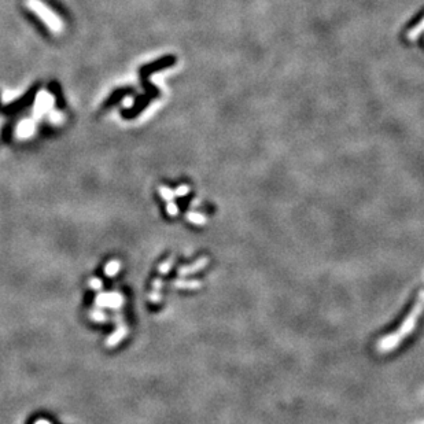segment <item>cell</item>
I'll return each instance as SVG.
<instances>
[{
  "label": "cell",
  "mask_w": 424,
  "mask_h": 424,
  "mask_svg": "<svg viewBox=\"0 0 424 424\" xmlns=\"http://www.w3.org/2000/svg\"><path fill=\"white\" fill-rule=\"evenodd\" d=\"M422 309H423V293L419 294L418 304L415 306V309L411 312V315L407 317V320L404 321L401 328H400L396 334L387 335L383 341L378 343V350H379V352H390V350H393V349L397 346L398 343L403 341L404 337H407L408 334L414 331L415 326H416V321H418L419 315L422 313Z\"/></svg>",
  "instance_id": "1"
},
{
  "label": "cell",
  "mask_w": 424,
  "mask_h": 424,
  "mask_svg": "<svg viewBox=\"0 0 424 424\" xmlns=\"http://www.w3.org/2000/svg\"><path fill=\"white\" fill-rule=\"evenodd\" d=\"M26 5L29 7V10L33 11L48 26L51 32L60 33L63 30V22L60 21L59 16L52 10H49L41 0H26Z\"/></svg>",
  "instance_id": "2"
},
{
  "label": "cell",
  "mask_w": 424,
  "mask_h": 424,
  "mask_svg": "<svg viewBox=\"0 0 424 424\" xmlns=\"http://www.w3.org/2000/svg\"><path fill=\"white\" fill-rule=\"evenodd\" d=\"M176 62H177V56L176 55H163V56L158 58L157 60H154L151 63H147L146 66H143L140 69L141 77H143V80H147L155 71H161L165 70V69H169V67H173L176 65Z\"/></svg>",
  "instance_id": "3"
},
{
  "label": "cell",
  "mask_w": 424,
  "mask_h": 424,
  "mask_svg": "<svg viewBox=\"0 0 424 424\" xmlns=\"http://www.w3.org/2000/svg\"><path fill=\"white\" fill-rule=\"evenodd\" d=\"M52 102H54L52 95H49V93L47 92L38 93L37 99H36V104H34V113H36L37 115L44 114L47 110L51 109Z\"/></svg>",
  "instance_id": "4"
},
{
  "label": "cell",
  "mask_w": 424,
  "mask_h": 424,
  "mask_svg": "<svg viewBox=\"0 0 424 424\" xmlns=\"http://www.w3.org/2000/svg\"><path fill=\"white\" fill-rule=\"evenodd\" d=\"M126 334H128V328H126L125 324H124V323H122V324H118L117 330H115V331L110 335L109 339L106 341V346L113 348V346H115V345H118V343L125 338Z\"/></svg>",
  "instance_id": "5"
},
{
  "label": "cell",
  "mask_w": 424,
  "mask_h": 424,
  "mask_svg": "<svg viewBox=\"0 0 424 424\" xmlns=\"http://www.w3.org/2000/svg\"><path fill=\"white\" fill-rule=\"evenodd\" d=\"M151 103V98H140L137 102H135V104L132 106V107H129V109L126 110L125 113H124V115L125 117H129V118H132V117H135V115L140 114L143 110L146 109L148 104Z\"/></svg>",
  "instance_id": "6"
},
{
  "label": "cell",
  "mask_w": 424,
  "mask_h": 424,
  "mask_svg": "<svg viewBox=\"0 0 424 424\" xmlns=\"http://www.w3.org/2000/svg\"><path fill=\"white\" fill-rule=\"evenodd\" d=\"M209 264V258L207 257H202L199 258L195 264L192 265H187V267H180L179 268V275L180 276H185V275H190V273H195L198 272L199 269L205 268Z\"/></svg>",
  "instance_id": "7"
},
{
  "label": "cell",
  "mask_w": 424,
  "mask_h": 424,
  "mask_svg": "<svg viewBox=\"0 0 424 424\" xmlns=\"http://www.w3.org/2000/svg\"><path fill=\"white\" fill-rule=\"evenodd\" d=\"M124 304V297L120 293H106V306L110 309L118 310Z\"/></svg>",
  "instance_id": "8"
},
{
  "label": "cell",
  "mask_w": 424,
  "mask_h": 424,
  "mask_svg": "<svg viewBox=\"0 0 424 424\" xmlns=\"http://www.w3.org/2000/svg\"><path fill=\"white\" fill-rule=\"evenodd\" d=\"M33 132H34V125H33V122L30 120L22 121L19 126L16 128V135L21 137L30 136Z\"/></svg>",
  "instance_id": "9"
},
{
  "label": "cell",
  "mask_w": 424,
  "mask_h": 424,
  "mask_svg": "<svg viewBox=\"0 0 424 424\" xmlns=\"http://www.w3.org/2000/svg\"><path fill=\"white\" fill-rule=\"evenodd\" d=\"M120 268L121 264L118 260H111V261L104 267V275L109 276V278H113V276H115L117 273L120 272Z\"/></svg>",
  "instance_id": "10"
},
{
  "label": "cell",
  "mask_w": 424,
  "mask_h": 424,
  "mask_svg": "<svg viewBox=\"0 0 424 424\" xmlns=\"http://www.w3.org/2000/svg\"><path fill=\"white\" fill-rule=\"evenodd\" d=\"M89 319L92 321H96V323H104V321H107V316H106V313H104L103 310L100 309H91L89 310Z\"/></svg>",
  "instance_id": "11"
},
{
  "label": "cell",
  "mask_w": 424,
  "mask_h": 424,
  "mask_svg": "<svg viewBox=\"0 0 424 424\" xmlns=\"http://www.w3.org/2000/svg\"><path fill=\"white\" fill-rule=\"evenodd\" d=\"M187 218H188V221L196 224V225H202V224L206 223V217H203L199 213H188Z\"/></svg>",
  "instance_id": "12"
},
{
  "label": "cell",
  "mask_w": 424,
  "mask_h": 424,
  "mask_svg": "<svg viewBox=\"0 0 424 424\" xmlns=\"http://www.w3.org/2000/svg\"><path fill=\"white\" fill-rule=\"evenodd\" d=\"M173 286L177 288H198L201 284H199V282H194V280H188V282L176 280V282L173 283Z\"/></svg>",
  "instance_id": "13"
},
{
  "label": "cell",
  "mask_w": 424,
  "mask_h": 424,
  "mask_svg": "<svg viewBox=\"0 0 424 424\" xmlns=\"http://www.w3.org/2000/svg\"><path fill=\"white\" fill-rule=\"evenodd\" d=\"M172 265H173V257H170V258H168L163 264H161V265L158 267V272L161 273V275H166Z\"/></svg>",
  "instance_id": "14"
},
{
  "label": "cell",
  "mask_w": 424,
  "mask_h": 424,
  "mask_svg": "<svg viewBox=\"0 0 424 424\" xmlns=\"http://www.w3.org/2000/svg\"><path fill=\"white\" fill-rule=\"evenodd\" d=\"M422 18H423V10H419V12H418V14L409 21L408 25H407V30H411L412 27H415L418 23H420V22H422Z\"/></svg>",
  "instance_id": "15"
},
{
  "label": "cell",
  "mask_w": 424,
  "mask_h": 424,
  "mask_svg": "<svg viewBox=\"0 0 424 424\" xmlns=\"http://www.w3.org/2000/svg\"><path fill=\"white\" fill-rule=\"evenodd\" d=\"M88 284H89V287L92 288V290H95V291H99V290H102V286H103V283H102V280L98 278H91L89 279V282H88Z\"/></svg>",
  "instance_id": "16"
},
{
  "label": "cell",
  "mask_w": 424,
  "mask_h": 424,
  "mask_svg": "<svg viewBox=\"0 0 424 424\" xmlns=\"http://www.w3.org/2000/svg\"><path fill=\"white\" fill-rule=\"evenodd\" d=\"M148 298H150V301H151V302H154V304H158V302H161V299H162V295H161V293H159V291H155V290H152V293L148 295Z\"/></svg>",
  "instance_id": "17"
},
{
  "label": "cell",
  "mask_w": 424,
  "mask_h": 424,
  "mask_svg": "<svg viewBox=\"0 0 424 424\" xmlns=\"http://www.w3.org/2000/svg\"><path fill=\"white\" fill-rule=\"evenodd\" d=\"M166 210H168V213L170 214V216H176V214L179 213V209H177V206H176L174 203H168Z\"/></svg>",
  "instance_id": "18"
},
{
  "label": "cell",
  "mask_w": 424,
  "mask_h": 424,
  "mask_svg": "<svg viewBox=\"0 0 424 424\" xmlns=\"http://www.w3.org/2000/svg\"><path fill=\"white\" fill-rule=\"evenodd\" d=\"M163 286V282L161 280V279H155L154 280V283H152V290H155V291H159L161 288H162Z\"/></svg>",
  "instance_id": "19"
},
{
  "label": "cell",
  "mask_w": 424,
  "mask_h": 424,
  "mask_svg": "<svg viewBox=\"0 0 424 424\" xmlns=\"http://www.w3.org/2000/svg\"><path fill=\"white\" fill-rule=\"evenodd\" d=\"M34 424H51V423H49L48 420H45V419H38L34 422Z\"/></svg>",
  "instance_id": "20"
}]
</instances>
